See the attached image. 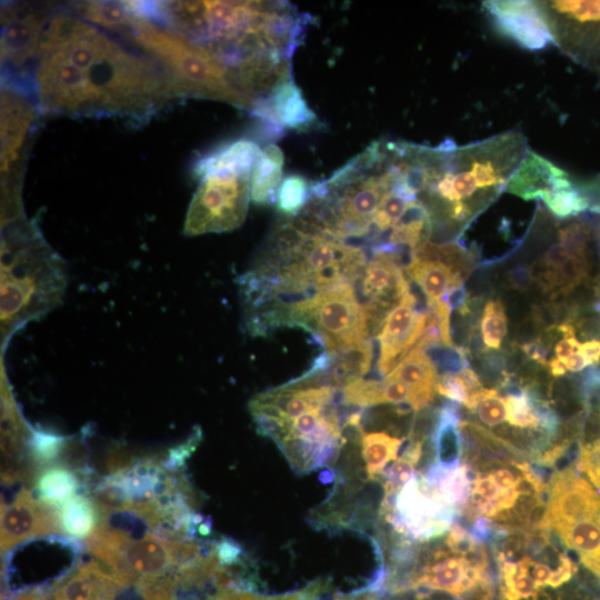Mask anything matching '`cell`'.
Masks as SVG:
<instances>
[{
	"mask_svg": "<svg viewBox=\"0 0 600 600\" xmlns=\"http://www.w3.org/2000/svg\"><path fill=\"white\" fill-rule=\"evenodd\" d=\"M38 109L59 116L144 120L178 91L148 56L123 47L73 13L50 17L34 74Z\"/></svg>",
	"mask_w": 600,
	"mask_h": 600,
	"instance_id": "1",
	"label": "cell"
},
{
	"mask_svg": "<svg viewBox=\"0 0 600 600\" xmlns=\"http://www.w3.org/2000/svg\"><path fill=\"white\" fill-rule=\"evenodd\" d=\"M528 150L518 130L464 146L451 139L434 147L416 144L418 200L430 214L432 234L458 241L469 223L507 190Z\"/></svg>",
	"mask_w": 600,
	"mask_h": 600,
	"instance_id": "2",
	"label": "cell"
},
{
	"mask_svg": "<svg viewBox=\"0 0 600 600\" xmlns=\"http://www.w3.org/2000/svg\"><path fill=\"white\" fill-rule=\"evenodd\" d=\"M156 22L213 53L237 74L290 60L304 36L308 14L287 1L157 2Z\"/></svg>",
	"mask_w": 600,
	"mask_h": 600,
	"instance_id": "3",
	"label": "cell"
},
{
	"mask_svg": "<svg viewBox=\"0 0 600 600\" xmlns=\"http://www.w3.org/2000/svg\"><path fill=\"white\" fill-rule=\"evenodd\" d=\"M122 36L164 70L179 97L217 100L253 110L228 69L204 47L137 14Z\"/></svg>",
	"mask_w": 600,
	"mask_h": 600,
	"instance_id": "4",
	"label": "cell"
},
{
	"mask_svg": "<svg viewBox=\"0 0 600 600\" xmlns=\"http://www.w3.org/2000/svg\"><path fill=\"white\" fill-rule=\"evenodd\" d=\"M260 148L239 139L200 158L193 168L200 183L190 202L183 232H226L242 224L250 200L252 162Z\"/></svg>",
	"mask_w": 600,
	"mask_h": 600,
	"instance_id": "5",
	"label": "cell"
},
{
	"mask_svg": "<svg viewBox=\"0 0 600 600\" xmlns=\"http://www.w3.org/2000/svg\"><path fill=\"white\" fill-rule=\"evenodd\" d=\"M266 319L269 324L303 327L329 354L369 339L371 330L368 311L358 301L351 283L334 284L291 303H280L267 312Z\"/></svg>",
	"mask_w": 600,
	"mask_h": 600,
	"instance_id": "6",
	"label": "cell"
},
{
	"mask_svg": "<svg viewBox=\"0 0 600 600\" xmlns=\"http://www.w3.org/2000/svg\"><path fill=\"white\" fill-rule=\"evenodd\" d=\"M552 42L579 64L600 71V0L537 1Z\"/></svg>",
	"mask_w": 600,
	"mask_h": 600,
	"instance_id": "7",
	"label": "cell"
},
{
	"mask_svg": "<svg viewBox=\"0 0 600 600\" xmlns=\"http://www.w3.org/2000/svg\"><path fill=\"white\" fill-rule=\"evenodd\" d=\"M448 507L424 477H414L398 492L394 508L382 502L381 511L397 531L423 540L441 534L449 527Z\"/></svg>",
	"mask_w": 600,
	"mask_h": 600,
	"instance_id": "8",
	"label": "cell"
},
{
	"mask_svg": "<svg viewBox=\"0 0 600 600\" xmlns=\"http://www.w3.org/2000/svg\"><path fill=\"white\" fill-rule=\"evenodd\" d=\"M372 258L361 274V293L367 300L371 329L382 324L386 316L410 291V286L402 271L401 258L406 250L391 244L371 249ZM408 252V251H406ZM411 253V252H409Z\"/></svg>",
	"mask_w": 600,
	"mask_h": 600,
	"instance_id": "9",
	"label": "cell"
},
{
	"mask_svg": "<svg viewBox=\"0 0 600 600\" xmlns=\"http://www.w3.org/2000/svg\"><path fill=\"white\" fill-rule=\"evenodd\" d=\"M36 109L22 89L4 81L1 87V174L11 181L7 194H14L16 176L21 174L23 148L31 136Z\"/></svg>",
	"mask_w": 600,
	"mask_h": 600,
	"instance_id": "10",
	"label": "cell"
},
{
	"mask_svg": "<svg viewBox=\"0 0 600 600\" xmlns=\"http://www.w3.org/2000/svg\"><path fill=\"white\" fill-rule=\"evenodd\" d=\"M417 298L410 290L387 313L379 329L378 370L387 376L422 337L429 318L428 309L417 308Z\"/></svg>",
	"mask_w": 600,
	"mask_h": 600,
	"instance_id": "11",
	"label": "cell"
},
{
	"mask_svg": "<svg viewBox=\"0 0 600 600\" xmlns=\"http://www.w3.org/2000/svg\"><path fill=\"white\" fill-rule=\"evenodd\" d=\"M50 16L29 4H7L1 9V62L21 70L37 58Z\"/></svg>",
	"mask_w": 600,
	"mask_h": 600,
	"instance_id": "12",
	"label": "cell"
},
{
	"mask_svg": "<svg viewBox=\"0 0 600 600\" xmlns=\"http://www.w3.org/2000/svg\"><path fill=\"white\" fill-rule=\"evenodd\" d=\"M61 531L59 514L36 499L28 489H21L10 504L1 507L2 552L32 538Z\"/></svg>",
	"mask_w": 600,
	"mask_h": 600,
	"instance_id": "13",
	"label": "cell"
},
{
	"mask_svg": "<svg viewBox=\"0 0 600 600\" xmlns=\"http://www.w3.org/2000/svg\"><path fill=\"white\" fill-rule=\"evenodd\" d=\"M600 514V497L593 487L572 469L554 474L543 528L556 532Z\"/></svg>",
	"mask_w": 600,
	"mask_h": 600,
	"instance_id": "14",
	"label": "cell"
},
{
	"mask_svg": "<svg viewBox=\"0 0 600 600\" xmlns=\"http://www.w3.org/2000/svg\"><path fill=\"white\" fill-rule=\"evenodd\" d=\"M497 29L529 50H540L552 42L537 1L490 0L483 1Z\"/></svg>",
	"mask_w": 600,
	"mask_h": 600,
	"instance_id": "15",
	"label": "cell"
},
{
	"mask_svg": "<svg viewBox=\"0 0 600 600\" xmlns=\"http://www.w3.org/2000/svg\"><path fill=\"white\" fill-rule=\"evenodd\" d=\"M574 183L570 173L529 149L507 190L524 200L544 201Z\"/></svg>",
	"mask_w": 600,
	"mask_h": 600,
	"instance_id": "16",
	"label": "cell"
},
{
	"mask_svg": "<svg viewBox=\"0 0 600 600\" xmlns=\"http://www.w3.org/2000/svg\"><path fill=\"white\" fill-rule=\"evenodd\" d=\"M252 112L277 131L308 129L317 120L293 79L279 84Z\"/></svg>",
	"mask_w": 600,
	"mask_h": 600,
	"instance_id": "17",
	"label": "cell"
},
{
	"mask_svg": "<svg viewBox=\"0 0 600 600\" xmlns=\"http://www.w3.org/2000/svg\"><path fill=\"white\" fill-rule=\"evenodd\" d=\"M407 384L412 392L413 410L426 408L437 392L438 370L424 350L413 348L384 377Z\"/></svg>",
	"mask_w": 600,
	"mask_h": 600,
	"instance_id": "18",
	"label": "cell"
},
{
	"mask_svg": "<svg viewBox=\"0 0 600 600\" xmlns=\"http://www.w3.org/2000/svg\"><path fill=\"white\" fill-rule=\"evenodd\" d=\"M404 271L421 288L427 306L442 300L449 289L464 284L466 278L444 262L414 251Z\"/></svg>",
	"mask_w": 600,
	"mask_h": 600,
	"instance_id": "19",
	"label": "cell"
},
{
	"mask_svg": "<svg viewBox=\"0 0 600 600\" xmlns=\"http://www.w3.org/2000/svg\"><path fill=\"white\" fill-rule=\"evenodd\" d=\"M114 576L98 560L89 561L58 581L50 600H101Z\"/></svg>",
	"mask_w": 600,
	"mask_h": 600,
	"instance_id": "20",
	"label": "cell"
},
{
	"mask_svg": "<svg viewBox=\"0 0 600 600\" xmlns=\"http://www.w3.org/2000/svg\"><path fill=\"white\" fill-rule=\"evenodd\" d=\"M283 168V153L274 144L260 149L252 162L250 199L257 204H268L277 199Z\"/></svg>",
	"mask_w": 600,
	"mask_h": 600,
	"instance_id": "21",
	"label": "cell"
},
{
	"mask_svg": "<svg viewBox=\"0 0 600 600\" xmlns=\"http://www.w3.org/2000/svg\"><path fill=\"white\" fill-rule=\"evenodd\" d=\"M74 14L101 29L123 33L134 18L126 1H83L72 4Z\"/></svg>",
	"mask_w": 600,
	"mask_h": 600,
	"instance_id": "22",
	"label": "cell"
},
{
	"mask_svg": "<svg viewBox=\"0 0 600 600\" xmlns=\"http://www.w3.org/2000/svg\"><path fill=\"white\" fill-rule=\"evenodd\" d=\"M79 486L76 473L63 466L47 468L36 481L38 499L51 508L61 507L76 496Z\"/></svg>",
	"mask_w": 600,
	"mask_h": 600,
	"instance_id": "23",
	"label": "cell"
},
{
	"mask_svg": "<svg viewBox=\"0 0 600 600\" xmlns=\"http://www.w3.org/2000/svg\"><path fill=\"white\" fill-rule=\"evenodd\" d=\"M58 514L62 530L79 539L88 538L100 519L97 503L84 494L70 498L61 506Z\"/></svg>",
	"mask_w": 600,
	"mask_h": 600,
	"instance_id": "24",
	"label": "cell"
},
{
	"mask_svg": "<svg viewBox=\"0 0 600 600\" xmlns=\"http://www.w3.org/2000/svg\"><path fill=\"white\" fill-rule=\"evenodd\" d=\"M403 439L392 437L386 432H369L361 434V454L366 463V471L370 480L378 479L384 467L398 459V452Z\"/></svg>",
	"mask_w": 600,
	"mask_h": 600,
	"instance_id": "25",
	"label": "cell"
},
{
	"mask_svg": "<svg viewBox=\"0 0 600 600\" xmlns=\"http://www.w3.org/2000/svg\"><path fill=\"white\" fill-rule=\"evenodd\" d=\"M480 331L484 348L500 349L508 331V319L500 299L488 300L484 304Z\"/></svg>",
	"mask_w": 600,
	"mask_h": 600,
	"instance_id": "26",
	"label": "cell"
},
{
	"mask_svg": "<svg viewBox=\"0 0 600 600\" xmlns=\"http://www.w3.org/2000/svg\"><path fill=\"white\" fill-rule=\"evenodd\" d=\"M311 187L299 176L291 174L280 184L277 193V207L286 216L296 217L308 203Z\"/></svg>",
	"mask_w": 600,
	"mask_h": 600,
	"instance_id": "27",
	"label": "cell"
},
{
	"mask_svg": "<svg viewBox=\"0 0 600 600\" xmlns=\"http://www.w3.org/2000/svg\"><path fill=\"white\" fill-rule=\"evenodd\" d=\"M473 411L488 427L502 424L508 416L506 399L499 396L494 388H484L477 394V406Z\"/></svg>",
	"mask_w": 600,
	"mask_h": 600,
	"instance_id": "28",
	"label": "cell"
},
{
	"mask_svg": "<svg viewBox=\"0 0 600 600\" xmlns=\"http://www.w3.org/2000/svg\"><path fill=\"white\" fill-rule=\"evenodd\" d=\"M67 446L64 437L42 431H33L29 441V449L32 459L39 463L54 461Z\"/></svg>",
	"mask_w": 600,
	"mask_h": 600,
	"instance_id": "29",
	"label": "cell"
},
{
	"mask_svg": "<svg viewBox=\"0 0 600 600\" xmlns=\"http://www.w3.org/2000/svg\"><path fill=\"white\" fill-rule=\"evenodd\" d=\"M426 352L437 370L441 369L443 373H458L469 367V353L466 348L436 346Z\"/></svg>",
	"mask_w": 600,
	"mask_h": 600,
	"instance_id": "30",
	"label": "cell"
},
{
	"mask_svg": "<svg viewBox=\"0 0 600 600\" xmlns=\"http://www.w3.org/2000/svg\"><path fill=\"white\" fill-rule=\"evenodd\" d=\"M414 466L416 463L404 454L394 460L386 471L383 500H390L416 477Z\"/></svg>",
	"mask_w": 600,
	"mask_h": 600,
	"instance_id": "31",
	"label": "cell"
},
{
	"mask_svg": "<svg viewBox=\"0 0 600 600\" xmlns=\"http://www.w3.org/2000/svg\"><path fill=\"white\" fill-rule=\"evenodd\" d=\"M437 392L463 404L470 397L469 389L459 373H443L438 380Z\"/></svg>",
	"mask_w": 600,
	"mask_h": 600,
	"instance_id": "32",
	"label": "cell"
},
{
	"mask_svg": "<svg viewBox=\"0 0 600 600\" xmlns=\"http://www.w3.org/2000/svg\"><path fill=\"white\" fill-rule=\"evenodd\" d=\"M534 279L533 264L528 263L516 264L506 273L507 286L522 292L531 288Z\"/></svg>",
	"mask_w": 600,
	"mask_h": 600,
	"instance_id": "33",
	"label": "cell"
},
{
	"mask_svg": "<svg viewBox=\"0 0 600 600\" xmlns=\"http://www.w3.org/2000/svg\"><path fill=\"white\" fill-rule=\"evenodd\" d=\"M212 547L218 561L222 566L236 563L242 553L240 546L236 541L227 538L214 542Z\"/></svg>",
	"mask_w": 600,
	"mask_h": 600,
	"instance_id": "34",
	"label": "cell"
},
{
	"mask_svg": "<svg viewBox=\"0 0 600 600\" xmlns=\"http://www.w3.org/2000/svg\"><path fill=\"white\" fill-rule=\"evenodd\" d=\"M519 562H521L527 568L539 590L541 587H548L553 571L550 564L542 561H534L529 557L520 559Z\"/></svg>",
	"mask_w": 600,
	"mask_h": 600,
	"instance_id": "35",
	"label": "cell"
},
{
	"mask_svg": "<svg viewBox=\"0 0 600 600\" xmlns=\"http://www.w3.org/2000/svg\"><path fill=\"white\" fill-rule=\"evenodd\" d=\"M488 477L503 491L509 492L516 489L520 477L507 467L494 468L490 470Z\"/></svg>",
	"mask_w": 600,
	"mask_h": 600,
	"instance_id": "36",
	"label": "cell"
},
{
	"mask_svg": "<svg viewBox=\"0 0 600 600\" xmlns=\"http://www.w3.org/2000/svg\"><path fill=\"white\" fill-rule=\"evenodd\" d=\"M578 351L586 358L590 367L600 362V339H588L579 344Z\"/></svg>",
	"mask_w": 600,
	"mask_h": 600,
	"instance_id": "37",
	"label": "cell"
},
{
	"mask_svg": "<svg viewBox=\"0 0 600 600\" xmlns=\"http://www.w3.org/2000/svg\"><path fill=\"white\" fill-rule=\"evenodd\" d=\"M580 342L576 336L562 337L554 347V353L561 361L569 358L571 354L578 351Z\"/></svg>",
	"mask_w": 600,
	"mask_h": 600,
	"instance_id": "38",
	"label": "cell"
},
{
	"mask_svg": "<svg viewBox=\"0 0 600 600\" xmlns=\"http://www.w3.org/2000/svg\"><path fill=\"white\" fill-rule=\"evenodd\" d=\"M563 363L567 370H570L572 372H578L583 370L586 367H589L588 361L579 351L574 352L569 358L563 360Z\"/></svg>",
	"mask_w": 600,
	"mask_h": 600,
	"instance_id": "39",
	"label": "cell"
},
{
	"mask_svg": "<svg viewBox=\"0 0 600 600\" xmlns=\"http://www.w3.org/2000/svg\"><path fill=\"white\" fill-rule=\"evenodd\" d=\"M546 368L549 369V371L551 372L553 377H560L567 372V368L563 361H561L557 357L550 358L548 360Z\"/></svg>",
	"mask_w": 600,
	"mask_h": 600,
	"instance_id": "40",
	"label": "cell"
},
{
	"mask_svg": "<svg viewBox=\"0 0 600 600\" xmlns=\"http://www.w3.org/2000/svg\"><path fill=\"white\" fill-rule=\"evenodd\" d=\"M334 600H378V597L370 592H360L357 594L339 596Z\"/></svg>",
	"mask_w": 600,
	"mask_h": 600,
	"instance_id": "41",
	"label": "cell"
},
{
	"mask_svg": "<svg viewBox=\"0 0 600 600\" xmlns=\"http://www.w3.org/2000/svg\"><path fill=\"white\" fill-rule=\"evenodd\" d=\"M598 217H599V219L593 224V237H594V241L598 244V249H599V252H600V216H598Z\"/></svg>",
	"mask_w": 600,
	"mask_h": 600,
	"instance_id": "42",
	"label": "cell"
},
{
	"mask_svg": "<svg viewBox=\"0 0 600 600\" xmlns=\"http://www.w3.org/2000/svg\"><path fill=\"white\" fill-rule=\"evenodd\" d=\"M589 479L598 489H600V469Z\"/></svg>",
	"mask_w": 600,
	"mask_h": 600,
	"instance_id": "43",
	"label": "cell"
}]
</instances>
